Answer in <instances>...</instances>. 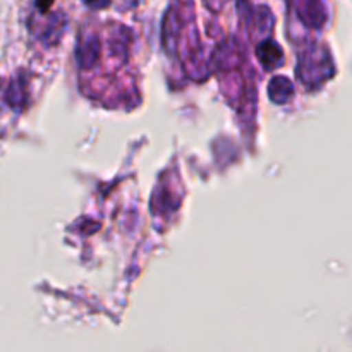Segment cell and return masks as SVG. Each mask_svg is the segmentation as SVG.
<instances>
[{
  "instance_id": "cell-1",
  "label": "cell",
  "mask_w": 352,
  "mask_h": 352,
  "mask_svg": "<svg viewBox=\"0 0 352 352\" xmlns=\"http://www.w3.org/2000/svg\"><path fill=\"white\" fill-rule=\"evenodd\" d=\"M52 2H54V0H36V3H38V7H40L41 10H47L48 7L52 6Z\"/></svg>"
}]
</instances>
